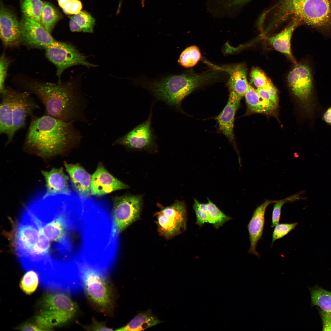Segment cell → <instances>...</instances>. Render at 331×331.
Returning a JSON list of instances; mask_svg holds the SVG:
<instances>
[{
	"mask_svg": "<svg viewBox=\"0 0 331 331\" xmlns=\"http://www.w3.org/2000/svg\"><path fill=\"white\" fill-rule=\"evenodd\" d=\"M160 208L154 216L157 231L160 235L169 239L184 232L186 229L187 214L186 204L176 200L170 206L157 204Z\"/></svg>",
	"mask_w": 331,
	"mask_h": 331,
	"instance_id": "ba28073f",
	"label": "cell"
},
{
	"mask_svg": "<svg viewBox=\"0 0 331 331\" xmlns=\"http://www.w3.org/2000/svg\"><path fill=\"white\" fill-rule=\"evenodd\" d=\"M0 35L5 47L16 46L21 43L20 23L14 14L2 5L0 11Z\"/></svg>",
	"mask_w": 331,
	"mask_h": 331,
	"instance_id": "9a60e30c",
	"label": "cell"
},
{
	"mask_svg": "<svg viewBox=\"0 0 331 331\" xmlns=\"http://www.w3.org/2000/svg\"><path fill=\"white\" fill-rule=\"evenodd\" d=\"M223 68L229 74L227 86L229 92L242 98L244 96L249 85L247 79L245 67L238 64Z\"/></svg>",
	"mask_w": 331,
	"mask_h": 331,
	"instance_id": "7402d4cb",
	"label": "cell"
},
{
	"mask_svg": "<svg viewBox=\"0 0 331 331\" xmlns=\"http://www.w3.org/2000/svg\"><path fill=\"white\" fill-rule=\"evenodd\" d=\"M82 8L81 2L79 0H71L62 8L64 13L67 15H75L80 13Z\"/></svg>",
	"mask_w": 331,
	"mask_h": 331,
	"instance_id": "f35d334b",
	"label": "cell"
},
{
	"mask_svg": "<svg viewBox=\"0 0 331 331\" xmlns=\"http://www.w3.org/2000/svg\"><path fill=\"white\" fill-rule=\"evenodd\" d=\"M322 119L326 123L331 125V106L325 112Z\"/></svg>",
	"mask_w": 331,
	"mask_h": 331,
	"instance_id": "7bdbcfd3",
	"label": "cell"
},
{
	"mask_svg": "<svg viewBox=\"0 0 331 331\" xmlns=\"http://www.w3.org/2000/svg\"><path fill=\"white\" fill-rule=\"evenodd\" d=\"M84 328L86 330L91 331H112L113 330L112 328L108 327L104 322L98 321L95 318L93 319L92 322L90 325L85 326Z\"/></svg>",
	"mask_w": 331,
	"mask_h": 331,
	"instance_id": "ab89813d",
	"label": "cell"
},
{
	"mask_svg": "<svg viewBox=\"0 0 331 331\" xmlns=\"http://www.w3.org/2000/svg\"><path fill=\"white\" fill-rule=\"evenodd\" d=\"M250 0H211L208 8L218 16L231 15L233 12Z\"/></svg>",
	"mask_w": 331,
	"mask_h": 331,
	"instance_id": "484cf974",
	"label": "cell"
},
{
	"mask_svg": "<svg viewBox=\"0 0 331 331\" xmlns=\"http://www.w3.org/2000/svg\"><path fill=\"white\" fill-rule=\"evenodd\" d=\"M256 89L258 94L261 97L275 103L273 99L266 90L262 88H257Z\"/></svg>",
	"mask_w": 331,
	"mask_h": 331,
	"instance_id": "b9f144b4",
	"label": "cell"
},
{
	"mask_svg": "<svg viewBox=\"0 0 331 331\" xmlns=\"http://www.w3.org/2000/svg\"><path fill=\"white\" fill-rule=\"evenodd\" d=\"M312 304L321 310L331 313V292L321 287H316L310 290Z\"/></svg>",
	"mask_w": 331,
	"mask_h": 331,
	"instance_id": "83f0119b",
	"label": "cell"
},
{
	"mask_svg": "<svg viewBox=\"0 0 331 331\" xmlns=\"http://www.w3.org/2000/svg\"><path fill=\"white\" fill-rule=\"evenodd\" d=\"M59 5L61 8H63L68 3L70 2L71 0H57Z\"/></svg>",
	"mask_w": 331,
	"mask_h": 331,
	"instance_id": "ee69618b",
	"label": "cell"
},
{
	"mask_svg": "<svg viewBox=\"0 0 331 331\" xmlns=\"http://www.w3.org/2000/svg\"><path fill=\"white\" fill-rule=\"evenodd\" d=\"M289 86L306 111L314 110V82L312 69L308 64H297L287 76Z\"/></svg>",
	"mask_w": 331,
	"mask_h": 331,
	"instance_id": "9c48e42d",
	"label": "cell"
},
{
	"mask_svg": "<svg viewBox=\"0 0 331 331\" xmlns=\"http://www.w3.org/2000/svg\"><path fill=\"white\" fill-rule=\"evenodd\" d=\"M13 89L6 88L4 92L1 94L0 105V134L6 135V144L12 142L13 135Z\"/></svg>",
	"mask_w": 331,
	"mask_h": 331,
	"instance_id": "ffe728a7",
	"label": "cell"
},
{
	"mask_svg": "<svg viewBox=\"0 0 331 331\" xmlns=\"http://www.w3.org/2000/svg\"><path fill=\"white\" fill-rule=\"evenodd\" d=\"M267 13L274 26L290 19L331 35V0H278Z\"/></svg>",
	"mask_w": 331,
	"mask_h": 331,
	"instance_id": "277c9868",
	"label": "cell"
},
{
	"mask_svg": "<svg viewBox=\"0 0 331 331\" xmlns=\"http://www.w3.org/2000/svg\"><path fill=\"white\" fill-rule=\"evenodd\" d=\"M13 137L19 130L25 125L26 118L33 115L39 108L34 99L28 91L20 92L13 89Z\"/></svg>",
	"mask_w": 331,
	"mask_h": 331,
	"instance_id": "5bb4252c",
	"label": "cell"
},
{
	"mask_svg": "<svg viewBox=\"0 0 331 331\" xmlns=\"http://www.w3.org/2000/svg\"><path fill=\"white\" fill-rule=\"evenodd\" d=\"M10 62L6 57L5 54H2L0 58V94L5 91L6 88L5 82Z\"/></svg>",
	"mask_w": 331,
	"mask_h": 331,
	"instance_id": "74e56055",
	"label": "cell"
},
{
	"mask_svg": "<svg viewBox=\"0 0 331 331\" xmlns=\"http://www.w3.org/2000/svg\"><path fill=\"white\" fill-rule=\"evenodd\" d=\"M31 117L24 144L25 148L29 151L51 156L65 152L82 139L73 123L45 114Z\"/></svg>",
	"mask_w": 331,
	"mask_h": 331,
	"instance_id": "3957f363",
	"label": "cell"
},
{
	"mask_svg": "<svg viewBox=\"0 0 331 331\" xmlns=\"http://www.w3.org/2000/svg\"><path fill=\"white\" fill-rule=\"evenodd\" d=\"M44 3L41 0H22L21 6L24 16L40 23Z\"/></svg>",
	"mask_w": 331,
	"mask_h": 331,
	"instance_id": "f546056e",
	"label": "cell"
},
{
	"mask_svg": "<svg viewBox=\"0 0 331 331\" xmlns=\"http://www.w3.org/2000/svg\"><path fill=\"white\" fill-rule=\"evenodd\" d=\"M207 199L208 202L206 204L207 212V223L213 224L216 229H218L231 219Z\"/></svg>",
	"mask_w": 331,
	"mask_h": 331,
	"instance_id": "4dcf8cb0",
	"label": "cell"
},
{
	"mask_svg": "<svg viewBox=\"0 0 331 331\" xmlns=\"http://www.w3.org/2000/svg\"><path fill=\"white\" fill-rule=\"evenodd\" d=\"M95 24V20L90 14L82 11L70 17L69 27L72 32L92 33Z\"/></svg>",
	"mask_w": 331,
	"mask_h": 331,
	"instance_id": "4316f807",
	"label": "cell"
},
{
	"mask_svg": "<svg viewBox=\"0 0 331 331\" xmlns=\"http://www.w3.org/2000/svg\"><path fill=\"white\" fill-rule=\"evenodd\" d=\"M300 25L301 24L298 21H292L282 32L268 38V42L276 50L287 55L295 63L291 50V40L294 30Z\"/></svg>",
	"mask_w": 331,
	"mask_h": 331,
	"instance_id": "603a6c76",
	"label": "cell"
},
{
	"mask_svg": "<svg viewBox=\"0 0 331 331\" xmlns=\"http://www.w3.org/2000/svg\"><path fill=\"white\" fill-rule=\"evenodd\" d=\"M128 188L127 185L114 177L101 165L92 176L91 195L102 196Z\"/></svg>",
	"mask_w": 331,
	"mask_h": 331,
	"instance_id": "2e32d148",
	"label": "cell"
},
{
	"mask_svg": "<svg viewBox=\"0 0 331 331\" xmlns=\"http://www.w3.org/2000/svg\"><path fill=\"white\" fill-rule=\"evenodd\" d=\"M250 77L252 82L257 88H263L271 82L262 70L257 67L252 69Z\"/></svg>",
	"mask_w": 331,
	"mask_h": 331,
	"instance_id": "e575fe53",
	"label": "cell"
},
{
	"mask_svg": "<svg viewBox=\"0 0 331 331\" xmlns=\"http://www.w3.org/2000/svg\"><path fill=\"white\" fill-rule=\"evenodd\" d=\"M152 106L153 105L148 118L146 121L117 139L116 143L131 150H144L151 152L156 151L158 145L151 126Z\"/></svg>",
	"mask_w": 331,
	"mask_h": 331,
	"instance_id": "7c38bea8",
	"label": "cell"
},
{
	"mask_svg": "<svg viewBox=\"0 0 331 331\" xmlns=\"http://www.w3.org/2000/svg\"><path fill=\"white\" fill-rule=\"evenodd\" d=\"M298 224V223L295 222L291 223H279L276 225L272 235V245L276 240L283 238L294 230Z\"/></svg>",
	"mask_w": 331,
	"mask_h": 331,
	"instance_id": "d590c367",
	"label": "cell"
},
{
	"mask_svg": "<svg viewBox=\"0 0 331 331\" xmlns=\"http://www.w3.org/2000/svg\"><path fill=\"white\" fill-rule=\"evenodd\" d=\"M20 83L40 100L44 106L45 115L73 123L87 121L85 111L87 101L76 83L27 80Z\"/></svg>",
	"mask_w": 331,
	"mask_h": 331,
	"instance_id": "7a4b0ae2",
	"label": "cell"
},
{
	"mask_svg": "<svg viewBox=\"0 0 331 331\" xmlns=\"http://www.w3.org/2000/svg\"><path fill=\"white\" fill-rule=\"evenodd\" d=\"M215 71L201 74L185 73L169 76L145 85L157 99L177 108L182 100L193 91L211 81L216 76Z\"/></svg>",
	"mask_w": 331,
	"mask_h": 331,
	"instance_id": "5b68a950",
	"label": "cell"
},
{
	"mask_svg": "<svg viewBox=\"0 0 331 331\" xmlns=\"http://www.w3.org/2000/svg\"><path fill=\"white\" fill-rule=\"evenodd\" d=\"M142 0V1H145V0Z\"/></svg>",
	"mask_w": 331,
	"mask_h": 331,
	"instance_id": "f6af8a7d",
	"label": "cell"
},
{
	"mask_svg": "<svg viewBox=\"0 0 331 331\" xmlns=\"http://www.w3.org/2000/svg\"><path fill=\"white\" fill-rule=\"evenodd\" d=\"M19 23L21 43L27 47L45 49L58 41L39 22L23 16Z\"/></svg>",
	"mask_w": 331,
	"mask_h": 331,
	"instance_id": "4fadbf2b",
	"label": "cell"
},
{
	"mask_svg": "<svg viewBox=\"0 0 331 331\" xmlns=\"http://www.w3.org/2000/svg\"><path fill=\"white\" fill-rule=\"evenodd\" d=\"M320 314L322 323V330L331 331V313L321 310Z\"/></svg>",
	"mask_w": 331,
	"mask_h": 331,
	"instance_id": "60d3db41",
	"label": "cell"
},
{
	"mask_svg": "<svg viewBox=\"0 0 331 331\" xmlns=\"http://www.w3.org/2000/svg\"><path fill=\"white\" fill-rule=\"evenodd\" d=\"M302 198L299 194H296L286 198L280 200H277L274 203L272 214V227L278 224L280 219L281 209L285 203L301 199Z\"/></svg>",
	"mask_w": 331,
	"mask_h": 331,
	"instance_id": "836d02e7",
	"label": "cell"
},
{
	"mask_svg": "<svg viewBox=\"0 0 331 331\" xmlns=\"http://www.w3.org/2000/svg\"><path fill=\"white\" fill-rule=\"evenodd\" d=\"M143 206V196L127 195L114 199L112 218L118 233L140 218Z\"/></svg>",
	"mask_w": 331,
	"mask_h": 331,
	"instance_id": "8fae6325",
	"label": "cell"
},
{
	"mask_svg": "<svg viewBox=\"0 0 331 331\" xmlns=\"http://www.w3.org/2000/svg\"><path fill=\"white\" fill-rule=\"evenodd\" d=\"M61 18V15L53 5L47 2L44 3L40 23L49 32L51 33Z\"/></svg>",
	"mask_w": 331,
	"mask_h": 331,
	"instance_id": "f1b7e54d",
	"label": "cell"
},
{
	"mask_svg": "<svg viewBox=\"0 0 331 331\" xmlns=\"http://www.w3.org/2000/svg\"><path fill=\"white\" fill-rule=\"evenodd\" d=\"M244 97L248 110L251 112L269 113L277 107V105L272 101L260 96L256 89L250 85Z\"/></svg>",
	"mask_w": 331,
	"mask_h": 331,
	"instance_id": "cb8c5ba5",
	"label": "cell"
},
{
	"mask_svg": "<svg viewBox=\"0 0 331 331\" xmlns=\"http://www.w3.org/2000/svg\"><path fill=\"white\" fill-rule=\"evenodd\" d=\"M35 226L42 264L74 265L88 251L92 232L88 218L79 206L54 203L38 209Z\"/></svg>",
	"mask_w": 331,
	"mask_h": 331,
	"instance_id": "6da1fadb",
	"label": "cell"
},
{
	"mask_svg": "<svg viewBox=\"0 0 331 331\" xmlns=\"http://www.w3.org/2000/svg\"><path fill=\"white\" fill-rule=\"evenodd\" d=\"M277 200H266L258 206L254 210L248 225L250 247L249 253L259 257L260 254L256 251V247L261 238L265 223L264 215L266 210L270 204Z\"/></svg>",
	"mask_w": 331,
	"mask_h": 331,
	"instance_id": "d6986e66",
	"label": "cell"
},
{
	"mask_svg": "<svg viewBox=\"0 0 331 331\" xmlns=\"http://www.w3.org/2000/svg\"><path fill=\"white\" fill-rule=\"evenodd\" d=\"M64 164L75 191L81 196L84 197L91 195L92 176L78 164L64 162Z\"/></svg>",
	"mask_w": 331,
	"mask_h": 331,
	"instance_id": "44dd1931",
	"label": "cell"
},
{
	"mask_svg": "<svg viewBox=\"0 0 331 331\" xmlns=\"http://www.w3.org/2000/svg\"><path fill=\"white\" fill-rule=\"evenodd\" d=\"M45 49L46 57L56 67L58 82H61V77L63 72L70 67L80 65L89 68L97 66L87 61L86 56L80 53L73 45L68 43L58 41Z\"/></svg>",
	"mask_w": 331,
	"mask_h": 331,
	"instance_id": "30bf717a",
	"label": "cell"
},
{
	"mask_svg": "<svg viewBox=\"0 0 331 331\" xmlns=\"http://www.w3.org/2000/svg\"><path fill=\"white\" fill-rule=\"evenodd\" d=\"M242 98L235 94L230 92L226 105L215 118L219 131L233 143L234 140L235 116Z\"/></svg>",
	"mask_w": 331,
	"mask_h": 331,
	"instance_id": "ac0fdd59",
	"label": "cell"
},
{
	"mask_svg": "<svg viewBox=\"0 0 331 331\" xmlns=\"http://www.w3.org/2000/svg\"><path fill=\"white\" fill-rule=\"evenodd\" d=\"M78 273L82 292L92 305L105 315L112 314L115 295L108 275L86 265L80 266Z\"/></svg>",
	"mask_w": 331,
	"mask_h": 331,
	"instance_id": "8992f818",
	"label": "cell"
},
{
	"mask_svg": "<svg viewBox=\"0 0 331 331\" xmlns=\"http://www.w3.org/2000/svg\"><path fill=\"white\" fill-rule=\"evenodd\" d=\"M41 173L45 181L46 187L45 192L41 196L42 198L58 195H70L68 177L62 167L53 168L49 171L42 170Z\"/></svg>",
	"mask_w": 331,
	"mask_h": 331,
	"instance_id": "e0dca14e",
	"label": "cell"
},
{
	"mask_svg": "<svg viewBox=\"0 0 331 331\" xmlns=\"http://www.w3.org/2000/svg\"><path fill=\"white\" fill-rule=\"evenodd\" d=\"M201 53L197 46H192L183 51L181 54L178 62L182 66L189 68L195 66L201 58Z\"/></svg>",
	"mask_w": 331,
	"mask_h": 331,
	"instance_id": "1f68e13d",
	"label": "cell"
},
{
	"mask_svg": "<svg viewBox=\"0 0 331 331\" xmlns=\"http://www.w3.org/2000/svg\"><path fill=\"white\" fill-rule=\"evenodd\" d=\"M39 315L53 329L71 321L76 315L78 307L69 296L63 292H49L45 294L39 303Z\"/></svg>",
	"mask_w": 331,
	"mask_h": 331,
	"instance_id": "52a82bcc",
	"label": "cell"
},
{
	"mask_svg": "<svg viewBox=\"0 0 331 331\" xmlns=\"http://www.w3.org/2000/svg\"><path fill=\"white\" fill-rule=\"evenodd\" d=\"M161 322L150 310L141 312L136 315L125 326L116 330L120 331L144 330Z\"/></svg>",
	"mask_w": 331,
	"mask_h": 331,
	"instance_id": "d4e9b609",
	"label": "cell"
},
{
	"mask_svg": "<svg viewBox=\"0 0 331 331\" xmlns=\"http://www.w3.org/2000/svg\"><path fill=\"white\" fill-rule=\"evenodd\" d=\"M39 281L38 274L34 271L29 270L22 277L20 287L26 294H31L36 290Z\"/></svg>",
	"mask_w": 331,
	"mask_h": 331,
	"instance_id": "d6a6232c",
	"label": "cell"
},
{
	"mask_svg": "<svg viewBox=\"0 0 331 331\" xmlns=\"http://www.w3.org/2000/svg\"><path fill=\"white\" fill-rule=\"evenodd\" d=\"M193 209L196 217V223L201 226L207 223V212L206 204L201 203L194 199Z\"/></svg>",
	"mask_w": 331,
	"mask_h": 331,
	"instance_id": "8d00e7d4",
	"label": "cell"
}]
</instances>
